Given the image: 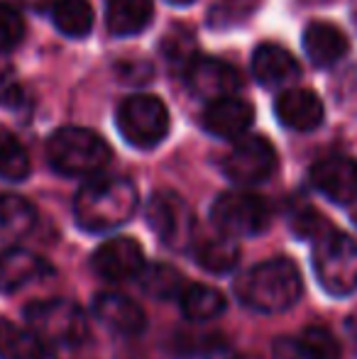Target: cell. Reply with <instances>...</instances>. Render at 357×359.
I'll list each match as a JSON object with an SVG mask.
<instances>
[{"label": "cell", "mask_w": 357, "mask_h": 359, "mask_svg": "<svg viewBox=\"0 0 357 359\" xmlns=\"http://www.w3.org/2000/svg\"><path fill=\"white\" fill-rule=\"evenodd\" d=\"M304 291L299 269L291 259L276 257V259L260 262L235 279V296L243 306L255 313H274L289 311Z\"/></svg>", "instance_id": "obj_1"}, {"label": "cell", "mask_w": 357, "mask_h": 359, "mask_svg": "<svg viewBox=\"0 0 357 359\" xmlns=\"http://www.w3.org/2000/svg\"><path fill=\"white\" fill-rule=\"evenodd\" d=\"M140 203L137 189L130 179L105 176L79 189L74 198V217L86 232H108L125 225Z\"/></svg>", "instance_id": "obj_2"}, {"label": "cell", "mask_w": 357, "mask_h": 359, "mask_svg": "<svg viewBox=\"0 0 357 359\" xmlns=\"http://www.w3.org/2000/svg\"><path fill=\"white\" fill-rule=\"evenodd\" d=\"M108 142L93 130L62 128L49 137L47 159L62 176H93L110 164Z\"/></svg>", "instance_id": "obj_3"}, {"label": "cell", "mask_w": 357, "mask_h": 359, "mask_svg": "<svg viewBox=\"0 0 357 359\" xmlns=\"http://www.w3.org/2000/svg\"><path fill=\"white\" fill-rule=\"evenodd\" d=\"M25 320L44 342L59 347H79L88 337L86 313L67 298H44L25 308Z\"/></svg>", "instance_id": "obj_4"}, {"label": "cell", "mask_w": 357, "mask_h": 359, "mask_svg": "<svg viewBox=\"0 0 357 359\" xmlns=\"http://www.w3.org/2000/svg\"><path fill=\"white\" fill-rule=\"evenodd\" d=\"M314 269L330 296H350L357 291V242L343 232H325L316 240Z\"/></svg>", "instance_id": "obj_5"}, {"label": "cell", "mask_w": 357, "mask_h": 359, "mask_svg": "<svg viewBox=\"0 0 357 359\" xmlns=\"http://www.w3.org/2000/svg\"><path fill=\"white\" fill-rule=\"evenodd\" d=\"M118 130L137 149H152L169 133V110L157 95H130L118 108Z\"/></svg>", "instance_id": "obj_6"}, {"label": "cell", "mask_w": 357, "mask_h": 359, "mask_svg": "<svg viewBox=\"0 0 357 359\" xmlns=\"http://www.w3.org/2000/svg\"><path fill=\"white\" fill-rule=\"evenodd\" d=\"M210 220L225 237H255L271 222V205L262 196L248 191H228L210 208Z\"/></svg>", "instance_id": "obj_7"}, {"label": "cell", "mask_w": 357, "mask_h": 359, "mask_svg": "<svg viewBox=\"0 0 357 359\" xmlns=\"http://www.w3.org/2000/svg\"><path fill=\"white\" fill-rule=\"evenodd\" d=\"M147 222L157 240L174 252H181L194 242L196 217L191 205L174 191H157L144 208Z\"/></svg>", "instance_id": "obj_8"}, {"label": "cell", "mask_w": 357, "mask_h": 359, "mask_svg": "<svg viewBox=\"0 0 357 359\" xmlns=\"http://www.w3.org/2000/svg\"><path fill=\"white\" fill-rule=\"evenodd\" d=\"M223 171L233 184L255 186L276 171V151L267 137H245L235 142L223 161Z\"/></svg>", "instance_id": "obj_9"}, {"label": "cell", "mask_w": 357, "mask_h": 359, "mask_svg": "<svg viewBox=\"0 0 357 359\" xmlns=\"http://www.w3.org/2000/svg\"><path fill=\"white\" fill-rule=\"evenodd\" d=\"M90 266L105 281H128L142 271L144 252L133 237H113L93 252Z\"/></svg>", "instance_id": "obj_10"}, {"label": "cell", "mask_w": 357, "mask_h": 359, "mask_svg": "<svg viewBox=\"0 0 357 359\" xmlns=\"http://www.w3.org/2000/svg\"><path fill=\"white\" fill-rule=\"evenodd\" d=\"M184 81L198 100H218L240 90V74L230 64L213 57H196L186 69Z\"/></svg>", "instance_id": "obj_11"}, {"label": "cell", "mask_w": 357, "mask_h": 359, "mask_svg": "<svg viewBox=\"0 0 357 359\" xmlns=\"http://www.w3.org/2000/svg\"><path fill=\"white\" fill-rule=\"evenodd\" d=\"M311 184L328 201L350 205L357 198V159L353 156H328L311 169Z\"/></svg>", "instance_id": "obj_12"}, {"label": "cell", "mask_w": 357, "mask_h": 359, "mask_svg": "<svg viewBox=\"0 0 357 359\" xmlns=\"http://www.w3.org/2000/svg\"><path fill=\"white\" fill-rule=\"evenodd\" d=\"M47 276H52V266L34 252L15 245L0 252V293H18Z\"/></svg>", "instance_id": "obj_13"}, {"label": "cell", "mask_w": 357, "mask_h": 359, "mask_svg": "<svg viewBox=\"0 0 357 359\" xmlns=\"http://www.w3.org/2000/svg\"><path fill=\"white\" fill-rule=\"evenodd\" d=\"M255 123V108L248 100H240L235 95L210 100L203 113V128L208 135L220 140L243 137Z\"/></svg>", "instance_id": "obj_14"}, {"label": "cell", "mask_w": 357, "mask_h": 359, "mask_svg": "<svg viewBox=\"0 0 357 359\" xmlns=\"http://www.w3.org/2000/svg\"><path fill=\"white\" fill-rule=\"evenodd\" d=\"M274 113L279 123L296 133H311L321 128L325 118V108L321 98L309 88H289L276 98Z\"/></svg>", "instance_id": "obj_15"}, {"label": "cell", "mask_w": 357, "mask_h": 359, "mask_svg": "<svg viewBox=\"0 0 357 359\" xmlns=\"http://www.w3.org/2000/svg\"><path fill=\"white\" fill-rule=\"evenodd\" d=\"M93 313L103 325L120 335H140L147 327L144 311L123 293H100L93 301Z\"/></svg>", "instance_id": "obj_16"}, {"label": "cell", "mask_w": 357, "mask_h": 359, "mask_svg": "<svg viewBox=\"0 0 357 359\" xmlns=\"http://www.w3.org/2000/svg\"><path fill=\"white\" fill-rule=\"evenodd\" d=\"M252 74L267 88H281L299 79L301 69L294 54L279 44H262L252 57Z\"/></svg>", "instance_id": "obj_17"}, {"label": "cell", "mask_w": 357, "mask_h": 359, "mask_svg": "<svg viewBox=\"0 0 357 359\" xmlns=\"http://www.w3.org/2000/svg\"><path fill=\"white\" fill-rule=\"evenodd\" d=\"M350 44L340 27L330 22H311L304 29V52L316 67H333L348 54Z\"/></svg>", "instance_id": "obj_18"}, {"label": "cell", "mask_w": 357, "mask_h": 359, "mask_svg": "<svg viewBox=\"0 0 357 359\" xmlns=\"http://www.w3.org/2000/svg\"><path fill=\"white\" fill-rule=\"evenodd\" d=\"M0 359H57V355L29 327L0 320Z\"/></svg>", "instance_id": "obj_19"}, {"label": "cell", "mask_w": 357, "mask_h": 359, "mask_svg": "<svg viewBox=\"0 0 357 359\" xmlns=\"http://www.w3.org/2000/svg\"><path fill=\"white\" fill-rule=\"evenodd\" d=\"M37 213L22 196H0V247H13L32 232Z\"/></svg>", "instance_id": "obj_20"}, {"label": "cell", "mask_w": 357, "mask_h": 359, "mask_svg": "<svg viewBox=\"0 0 357 359\" xmlns=\"http://www.w3.org/2000/svg\"><path fill=\"white\" fill-rule=\"evenodd\" d=\"M152 0H110L105 22H108L110 34L130 37V34L142 32L152 22Z\"/></svg>", "instance_id": "obj_21"}, {"label": "cell", "mask_w": 357, "mask_h": 359, "mask_svg": "<svg viewBox=\"0 0 357 359\" xmlns=\"http://www.w3.org/2000/svg\"><path fill=\"white\" fill-rule=\"evenodd\" d=\"M181 313L191 323H208L225 313V296L213 286L191 284L181 291Z\"/></svg>", "instance_id": "obj_22"}, {"label": "cell", "mask_w": 357, "mask_h": 359, "mask_svg": "<svg viewBox=\"0 0 357 359\" xmlns=\"http://www.w3.org/2000/svg\"><path fill=\"white\" fill-rule=\"evenodd\" d=\"M140 286L147 296L157 298V301H169V298L181 296V291L186 288L184 274L174 269L172 264L164 262H154V264H144L140 271Z\"/></svg>", "instance_id": "obj_23"}, {"label": "cell", "mask_w": 357, "mask_h": 359, "mask_svg": "<svg viewBox=\"0 0 357 359\" xmlns=\"http://www.w3.org/2000/svg\"><path fill=\"white\" fill-rule=\"evenodd\" d=\"M159 52H162L167 67L172 69L174 74H186V69L194 64V59L198 57L196 54V34L191 27L186 25H174L167 34L162 37V44H159Z\"/></svg>", "instance_id": "obj_24"}, {"label": "cell", "mask_w": 357, "mask_h": 359, "mask_svg": "<svg viewBox=\"0 0 357 359\" xmlns=\"http://www.w3.org/2000/svg\"><path fill=\"white\" fill-rule=\"evenodd\" d=\"M194 259L210 274H228L238 266L240 247L233 242V237H213V240H206L196 247Z\"/></svg>", "instance_id": "obj_25"}, {"label": "cell", "mask_w": 357, "mask_h": 359, "mask_svg": "<svg viewBox=\"0 0 357 359\" xmlns=\"http://www.w3.org/2000/svg\"><path fill=\"white\" fill-rule=\"evenodd\" d=\"M52 20L67 37H86L93 29V8L88 0H57L52 8Z\"/></svg>", "instance_id": "obj_26"}, {"label": "cell", "mask_w": 357, "mask_h": 359, "mask_svg": "<svg viewBox=\"0 0 357 359\" xmlns=\"http://www.w3.org/2000/svg\"><path fill=\"white\" fill-rule=\"evenodd\" d=\"M29 154L18 137L0 130V176L8 181H25L29 176Z\"/></svg>", "instance_id": "obj_27"}, {"label": "cell", "mask_w": 357, "mask_h": 359, "mask_svg": "<svg viewBox=\"0 0 357 359\" xmlns=\"http://www.w3.org/2000/svg\"><path fill=\"white\" fill-rule=\"evenodd\" d=\"M262 0H218L208 10V27L210 29H230L243 25L257 13Z\"/></svg>", "instance_id": "obj_28"}, {"label": "cell", "mask_w": 357, "mask_h": 359, "mask_svg": "<svg viewBox=\"0 0 357 359\" xmlns=\"http://www.w3.org/2000/svg\"><path fill=\"white\" fill-rule=\"evenodd\" d=\"M296 342H299L301 359H340V342L328 327H306L304 335L296 337Z\"/></svg>", "instance_id": "obj_29"}, {"label": "cell", "mask_w": 357, "mask_h": 359, "mask_svg": "<svg viewBox=\"0 0 357 359\" xmlns=\"http://www.w3.org/2000/svg\"><path fill=\"white\" fill-rule=\"evenodd\" d=\"M25 37V22L10 3L0 0V52L15 49Z\"/></svg>", "instance_id": "obj_30"}, {"label": "cell", "mask_w": 357, "mask_h": 359, "mask_svg": "<svg viewBox=\"0 0 357 359\" xmlns=\"http://www.w3.org/2000/svg\"><path fill=\"white\" fill-rule=\"evenodd\" d=\"M294 230L301 237H311V240H318L325 232H330V225L323 220V215H318L316 210H311L306 205L304 210H296L294 215Z\"/></svg>", "instance_id": "obj_31"}, {"label": "cell", "mask_w": 357, "mask_h": 359, "mask_svg": "<svg viewBox=\"0 0 357 359\" xmlns=\"http://www.w3.org/2000/svg\"><path fill=\"white\" fill-rule=\"evenodd\" d=\"M118 76L125 83H149L154 76V69L149 62L142 59H133V62H120L118 64Z\"/></svg>", "instance_id": "obj_32"}, {"label": "cell", "mask_w": 357, "mask_h": 359, "mask_svg": "<svg viewBox=\"0 0 357 359\" xmlns=\"http://www.w3.org/2000/svg\"><path fill=\"white\" fill-rule=\"evenodd\" d=\"M350 205H353V208H350V217H353V222H355V225H357V198L353 201V203H350Z\"/></svg>", "instance_id": "obj_33"}, {"label": "cell", "mask_w": 357, "mask_h": 359, "mask_svg": "<svg viewBox=\"0 0 357 359\" xmlns=\"http://www.w3.org/2000/svg\"><path fill=\"white\" fill-rule=\"evenodd\" d=\"M169 3H172V5H191L194 0H169Z\"/></svg>", "instance_id": "obj_34"}, {"label": "cell", "mask_w": 357, "mask_h": 359, "mask_svg": "<svg viewBox=\"0 0 357 359\" xmlns=\"http://www.w3.org/2000/svg\"><path fill=\"white\" fill-rule=\"evenodd\" d=\"M353 20H355V25H357V0H355V5H353Z\"/></svg>", "instance_id": "obj_35"}, {"label": "cell", "mask_w": 357, "mask_h": 359, "mask_svg": "<svg viewBox=\"0 0 357 359\" xmlns=\"http://www.w3.org/2000/svg\"><path fill=\"white\" fill-rule=\"evenodd\" d=\"M238 359H262V357H257V355H243V357H238Z\"/></svg>", "instance_id": "obj_36"}]
</instances>
